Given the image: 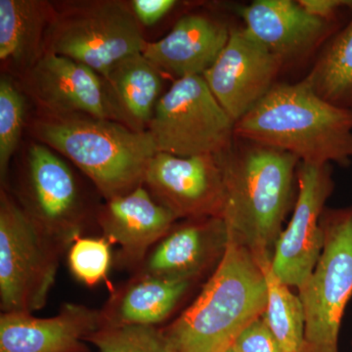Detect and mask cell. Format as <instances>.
Listing matches in <instances>:
<instances>
[{
  "label": "cell",
  "instance_id": "obj_1",
  "mask_svg": "<svg viewBox=\"0 0 352 352\" xmlns=\"http://www.w3.org/2000/svg\"><path fill=\"white\" fill-rule=\"evenodd\" d=\"M217 157L223 175L221 219L227 234L259 263L270 261L291 204L300 161L289 153L236 138Z\"/></svg>",
  "mask_w": 352,
  "mask_h": 352
},
{
  "label": "cell",
  "instance_id": "obj_2",
  "mask_svg": "<svg viewBox=\"0 0 352 352\" xmlns=\"http://www.w3.org/2000/svg\"><path fill=\"white\" fill-rule=\"evenodd\" d=\"M234 133L294 155L300 164L346 166L352 161V111L324 100L303 80L276 83L235 122Z\"/></svg>",
  "mask_w": 352,
  "mask_h": 352
},
{
  "label": "cell",
  "instance_id": "obj_3",
  "mask_svg": "<svg viewBox=\"0 0 352 352\" xmlns=\"http://www.w3.org/2000/svg\"><path fill=\"white\" fill-rule=\"evenodd\" d=\"M267 283L261 264L227 234L217 270L194 302L163 331L175 352H224L263 316Z\"/></svg>",
  "mask_w": 352,
  "mask_h": 352
},
{
  "label": "cell",
  "instance_id": "obj_4",
  "mask_svg": "<svg viewBox=\"0 0 352 352\" xmlns=\"http://www.w3.org/2000/svg\"><path fill=\"white\" fill-rule=\"evenodd\" d=\"M31 131L39 143L71 160L106 201L143 186L146 170L157 153L149 131L80 113H41L32 120Z\"/></svg>",
  "mask_w": 352,
  "mask_h": 352
},
{
  "label": "cell",
  "instance_id": "obj_5",
  "mask_svg": "<svg viewBox=\"0 0 352 352\" xmlns=\"http://www.w3.org/2000/svg\"><path fill=\"white\" fill-rule=\"evenodd\" d=\"M55 8L44 53L87 65L103 78L120 60L142 52L147 43L140 23L126 2L83 0Z\"/></svg>",
  "mask_w": 352,
  "mask_h": 352
},
{
  "label": "cell",
  "instance_id": "obj_6",
  "mask_svg": "<svg viewBox=\"0 0 352 352\" xmlns=\"http://www.w3.org/2000/svg\"><path fill=\"white\" fill-rule=\"evenodd\" d=\"M6 191L0 195V305L2 312L41 309L65 251Z\"/></svg>",
  "mask_w": 352,
  "mask_h": 352
},
{
  "label": "cell",
  "instance_id": "obj_7",
  "mask_svg": "<svg viewBox=\"0 0 352 352\" xmlns=\"http://www.w3.org/2000/svg\"><path fill=\"white\" fill-rule=\"evenodd\" d=\"M323 251L300 292L305 311L300 352H339L342 317L352 296V206L324 210Z\"/></svg>",
  "mask_w": 352,
  "mask_h": 352
},
{
  "label": "cell",
  "instance_id": "obj_8",
  "mask_svg": "<svg viewBox=\"0 0 352 352\" xmlns=\"http://www.w3.org/2000/svg\"><path fill=\"white\" fill-rule=\"evenodd\" d=\"M235 122L203 76L175 80L162 95L147 131L157 151L176 157L221 154L235 141Z\"/></svg>",
  "mask_w": 352,
  "mask_h": 352
},
{
  "label": "cell",
  "instance_id": "obj_9",
  "mask_svg": "<svg viewBox=\"0 0 352 352\" xmlns=\"http://www.w3.org/2000/svg\"><path fill=\"white\" fill-rule=\"evenodd\" d=\"M295 212L273 250L271 270L284 284L300 289L312 273L323 251L321 215L333 189L330 164H300Z\"/></svg>",
  "mask_w": 352,
  "mask_h": 352
},
{
  "label": "cell",
  "instance_id": "obj_10",
  "mask_svg": "<svg viewBox=\"0 0 352 352\" xmlns=\"http://www.w3.org/2000/svg\"><path fill=\"white\" fill-rule=\"evenodd\" d=\"M143 186L177 219L221 217L223 212V175L217 155L182 157L157 152Z\"/></svg>",
  "mask_w": 352,
  "mask_h": 352
},
{
  "label": "cell",
  "instance_id": "obj_11",
  "mask_svg": "<svg viewBox=\"0 0 352 352\" xmlns=\"http://www.w3.org/2000/svg\"><path fill=\"white\" fill-rule=\"evenodd\" d=\"M21 206L65 249L82 233L85 212L73 173L47 146L36 143L27 156Z\"/></svg>",
  "mask_w": 352,
  "mask_h": 352
},
{
  "label": "cell",
  "instance_id": "obj_12",
  "mask_svg": "<svg viewBox=\"0 0 352 352\" xmlns=\"http://www.w3.org/2000/svg\"><path fill=\"white\" fill-rule=\"evenodd\" d=\"M284 62L244 28L230 29L228 41L204 80L234 122L252 110L277 82Z\"/></svg>",
  "mask_w": 352,
  "mask_h": 352
},
{
  "label": "cell",
  "instance_id": "obj_13",
  "mask_svg": "<svg viewBox=\"0 0 352 352\" xmlns=\"http://www.w3.org/2000/svg\"><path fill=\"white\" fill-rule=\"evenodd\" d=\"M23 78L25 94L43 113H80L120 122L107 83L87 65L53 53H43L23 74Z\"/></svg>",
  "mask_w": 352,
  "mask_h": 352
},
{
  "label": "cell",
  "instance_id": "obj_14",
  "mask_svg": "<svg viewBox=\"0 0 352 352\" xmlns=\"http://www.w3.org/2000/svg\"><path fill=\"white\" fill-rule=\"evenodd\" d=\"M103 326V311L75 303L50 318L2 312L0 352H87L83 342Z\"/></svg>",
  "mask_w": 352,
  "mask_h": 352
},
{
  "label": "cell",
  "instance_id": "obj_15",
  "mask_svg": "<svg viewBox=\"0 0 352 352\" xmlns=\"http://www.w3.org/2000/svg\"><path fill=\"white\" fill-rule=\"evenodd\" d=\"M245 32L284 64L309 54L332 31L293 0H254L239 9Z\"/></svg>",
  "mask_w": 352,
  "mask_h": 352
},
{
  "label": "cell",
  "instance_id": "obj_16",
  "mask_svg": "<svg viewBox=\"0 0 352 352\" xmlns=\"http://www.w3.org/2000/svg\"><path fill=\"white\" fill-rule=\"evenodd\" d=\"M177 220L144 186L107 201L98 215L103 237L120 247V261L136 265L166 235Z\"/></svg>",
  "mask_w": 352,
  "mask_h": 352
},
{
  "label": "cell",
  "instance_id": "obj_17",
  "mask_svg": "<svg viewBox=\"0 0 352 352\" xmlns=\"http://www.w3.org/2000/svg\"><path fill=\"white\" fill-rule=\"evenodd\" d=\"M227 245V229L221 217L190 220L170 230L144 261L141 276L192 281L217 259Z\"/></svg>",
  "mask_w": 352,
  "mask_h": 352
},
{
  "label": "cell",
  "instance_id": "obj_18",
  "mask_svg": "<svg viewBox=\"0 0 352 352\" xmlns=\"http://www.w3.org/2000/svg\"><path fill=\"white\" fill-rule=\"evenodd\" d=\"M230 29L207 16H183L164 38L146 43L143 55L176 80L203 76L228 41Z\"/></svg>",
  "mask_w": 352,
  "mask_h": 352
},
{
  "label": "cell",
  "instance_id": "obj_19",
  "mask_svg": "<svg viewBox=\"0 0 352 352\" xmlns=\"http://www.w3.org/2000/svg\"><path fill=\"white\" fill-rule=\"evenodd\" d=\"M54 4L44 0H0V60L25 74L44 53L54 17Z\"/></svg>",
  "mask_w": 352,
  "mask_h": 352
},
{
  "label": "cell",
  "instance_id": "obj_20",
  "mask_svg": "<svg viewBox=\"0 0 352 352\" xmlns=\"http://www.w3.org/2000/svg\"><path fill=\"white\" fill-rule=\"evenodd\" d=\"M142 52L129 55L104 78L120 122L136 131H147L161 96L163 80Z\"/></svg>",
  "mask_w": 352,
  "mask_h": 352
},
{
  "label": "cell",
  "instance_id": "obj_21",
  "mask_svg": "<svg viewBox=\"0 0 352 352\" xmlns=\"http://www.w3.org/2000/svg\"><path fill=\"white\" fill-rule=\"evenodd\" d=\"M192 281L141 276L103 311L106 325L155 326L166 320L188 291Z\"/></svg>",
  "mask_w": 352,
  "mask_h": 352
},
{
  "label": "cell",
  "instance_id": "obj_22",
  "mask_svg": "<svg viewBox=\"0 0 352 352\" xmlns=\"http://www.w3.org/2000/svg\"><path fill=\"white\" fill-rule=\"evenodd\" d=\"M303 80L324 100L352 111V16L326 43Z\"/></svg>",
  "mask_w": 352,
  "mask_h": 352
},
{
  "label": "cell",
  "instance_id": "obj_23",
  "mask_svg": "<svg viewBox=\"0 0 352 352\" xmlns=\"http://www.w3.org/2000/svg\"><path fill=\"white\" fill-rule=\"evenodd\" d=\"M267 283V305L263 314L284 352L302 351L305 340V311L300 296L289 291L271 270V259L259 263Z\"/></svg>",
  "mask_w": 352,
  "mask_h": 352
},
{
  "label": "cell",
  "instance_id": "obj_24",
  "mask_svg": "<svg viewBox=\"0 0 352 352\" xmlns=\"http://www.w3.org/2000/svg\"><path fill=\"white\" fill-rule=\"evenodd\" d=\"M87 342L100 352H175L163 331L155 326L106 325Z\"/></svg>",
  "mask_w": 352,
  "mask_h": 352
},
{
  "label": "cell",
  "instance_id": "obj_25",
  "mask_svg": "<svg viewBox=\"0 0 352 352\" xmlns=\"http://www.w3.org/2000/svg\"><path fill=\"white\" fill-rule=\"evenodd\" d=\"M25 116L23 91L7 76L0 78V176L6 180L11 157L22 138Z\"/></svg>",
  "mask_w": 352,
  "mask_h": 352
},
{
  "label": "cell",
  "instance_id": "obj_26",
  "mask_svg": "<svg viewBox=\"0 0 352 352\" xmlns=\"http://www.w3.org/2000/svg\"><path fill=\"white\" fill-rule=\"evenodd\" d=\"M111 261V243L106 238L80 236L69 247V270L76 279L87 286L107 280Z\"/></svg>",
  "mask_w": 352,
  "mask_h": 352
},
{
  "label": "cell",
  "instance_id": "obj_27",
  "mask_svg": "<svg viewBox=\"0 0 352 352\" xmlns=\"http://www.w3.org/2000/svg\"><path fill=\"white\" fill-rule=\"evenodd\" d=\"M232 346L239 352H284L263 317L250 324Z\"/></svg>",
  "mask_w": 352,
  "mask_h": 352
},
{
  "label": "cell",
  "instance_id": "obj_28",
  "mask_svg": "<svg viewBox=\"0 0 352 352\" xmlns=\"http://www.w3.org/2000/svg\"><path fill=\"white\" fill-rule=\"evenodd\" d=\"M129 4L140 25L151 27L170 13L177 2L175 0H133Z\"/></svg>",
  "mask_w": 352,
  "mask_h": 352
},
{
  "label": "cell",
  "instance_id": "obj_29",
  "mask_svg": "<svg viewBox=\"0 0 352 352\" xmlns=\"http://www.w3.org/2000/svg\"><path fill=\"white\" fill-rule=\"evenodd\" d=\"M298 2L310 15L330 23L342 10H352V0H298Z\"/></svg>",
  "mask_w": 352,
  "mask_h": 352
},
{
  "label": "cell",
  "instance_id": "obj_30",
  "mask_svg": "<svg viewBox=\"0 0 352 352\" xmlns=\"http://www.w3.org/2000/svg\"><path fill=\"white\" fill-rule=\"evenodd\" d=\"M224 352H239V351H236V349H234V347H233V346H230V347H229V349H226V351H224Z\"/></svg>",
  "mask_w": 352,
  "mask_h": 352
}]
</instances>
